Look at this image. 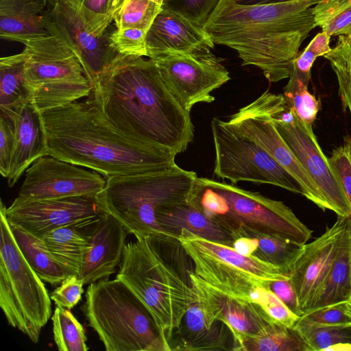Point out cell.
I'll return each instance as SVG.
<instances>
[{
	"instance_id": "50",
	"label": "cell",
	"mask_w": 351,
	"mask_h": 351,
	"mask_svg": "<svg viewBox=\"0 0 351 351\" xmlns=\"http://www.w3.org/2000/svg\"><path fill=\"white\" fill-rule=\"evenodd\" d=\"M326 351H351L350 343H341L334 345L327 349Z\"/></svg>"
},
{
	"instance_id": "54",
	"label": "cell",
	"mask_w": 351,
	"mask_h": 351,
	"mask_svg": "<svg viewBox=\"0 0 351 351\" xmlns=\"http://www.w3.org/2000/svg\"><path fill=\"white\" fill-rule=\"evenodd\" d=\"M346 313L351 317V298L346 302Z\"/></svg>"
},
{
	"instance_id": "35",
	"label": "cell",
	"mask_w": 351,
	"mask_h": 351,
	"mask_svg": "<svg viewBox=\"0 0 351 351\" xmlns=\"http://www.w3.org/2000/svg\"><path fill=\"white\" fill-rule=\"evenodd\" d=\"M163 0H124L114 13L117 29L138 28L148 31L159 12Z\"/></svg>"
},
{
	"instance_id": "17",
	"label": "cell",
	"mask_w": 351,
	"mask_h": 351,
	"mask_svg": "<svg viewBox=\"0 0 351 351\" xmlns=\"http://www.w3.org/2000/svg\"><path fill=\"white\" fill-rule=\"evenodd\" d=\"M228 121L257 143L287 170L300 185L303 196L322 210L329 209L319 189L266 114L245 106L232 114Z\"/></svg>"
},
{
	"instance_id": "13",
	"label": "cell",
	"mask_w": 351,
	"mask_h": 351,
	"mask_svg": "<svg viewBox=\"0 0 351 351\" xmlns=\"http://www.w3.org/2000/svg\"><path fill=\"white\" fill-rule=\"evenodd\" d=\"M25 180L14 202L95 197L106 178L89 169L50 155L35 160L25 171Z\"/></svg>"
},
{
	"instance_id": "2",
	"label": "cell",
	"mask_w": 351,
	"mask_h": 351,
	"mask_svg": "<svg viewBox=\"0 0 351 351\" xmlns=\"http://www.w3.org/2000/svg\"><path fill=\"white\" fill-rule=\"evenodd\" d=\"M41 114L47 155L93 170L106 179L176 165V153L130 136L112 124L93 93Z\"/></svg>"
},
{
	"instance_id": "40",
	"label": "cell",
	"mask_w": 351,
	"mask_h": 351,
	"mask_svg": "<svg viewBox=\"0 0 351 351\" xmlns=\"http://www.w3.org/2000/svg\"><path fill=\"white\" fill-rule=\"evenodd\" d=\"M147 32L138 28H115L110 37L111 45L121 55L147 57Z\"/></svg>"
},
{
	"instance_id": "19",
	"label": "cell",
	"mask_w": 351,
	"mask_h": 351,
	"mask_svg": "<svg viewBox=\"0 0 351 351\" xmlns=\"http://www.w3.org/2000/svg\"><path fill=\"white\" fill-rule=\"evenodd\" d=\"M189 283L210 327L220 322L230 330L233 339L240 335L255 334L269 323L274 322L256 303L234 298L213 288L193 272Z\"/></svg>"
},
{
	"instance_id": "36",
	"label": "cell",
	"mask_w": 351,
	"mask_h": 351,
	"mask_svg": "<svg viewBox=\"0 0 351 351\" xmlns=\"http://www.w3.org/2000/svg\"><path fill=\"white\" fill-rule=\"evenodd\" d=\"M330 36L322 32L317 34L300 54L297 55L292 64L288 83L308 86L311 79V70L319 56L328 53Z\"/></svg>"
},
{
	"instance_id": "30",
	"label": "cell",
	"mask_w": 351,
	"mask_h": 351,
	"mask_svg": "<svg viewBox=\"0 0 351 351\" xmlns=\"http://www.w3.org/2000/svg\"><path fill=\"white\" fill-rule=\"evenodd\" d=\"M25 48L16 54L0 59V108H10L32 100L25 75Z\"/></svg>"
},
{
	"instance_id": "42",
	"label": "cell",
	"mask_w": 351,
	"mask_h": 351,
	"mask_svg": "<svg viewBox=\"0 0 351 351\" xmlns=\"http://www.w3.org/2000/svg\"><path fill=\"white\" fill-rule=\"evenodd\" d=\"M14 127L10 117L1 112L0 116V173L8 178L14 149Z\"/></svg>"
},
{
	"instance_id": "31",
	"label": "cell",
	"mask_w": 351,
	"mask_h": 351,
	"mask_svg": "<svg viewBox=\"0 0 351 351\" xmlns=\"http://www.w3.org/2000/svg\"><path fill=\"white\" fill-rule=\"evenodd\" d=\"M240 237H256L258 244L253 256L280 268L288 276L304 245L245 226L241 227Z\"/></svg>"
},
{
	"instance_id": "18",
	"label": "cell",
	"mask_w": 351,
	"mask_h": 351,
	"mask_svg": "<svg viewBox=\"0 0 351 351\" xmlns=\"http://www.w3.org/2000/svg\"><path fill=\"white\" fill-rule=\"evenodd\" d=\"M350 218L337 217L319 237L305 243L289 271V278L302 314L308 309L315 293L332 264Z\"/></svg>"
},
{
	"instance_id": "11",
	"label": "cell",
	"mask_w": 351,
	"mask_h": 351,
	"mask_svg": "<svg viewBox=\"0 0 351 351\" xmlns=\"http://www.w3.org/2000/svg\"><path fill=\"white\" fill-rule=\"evenodd\" d=\"M215 147V174L232 184L249 181L268 184L302 195L297 180L263 148L219 118L211 121Z\"/></svg>"
},
{
	"instance_id": "1",
	"label": "cell",
	"mask_w": 351,
	"mask_h": 351,
	"mask_svg": "<svg viewBox=\"0 0 351 351\" xmlns=\"http://www.w3.org/2000/svg\"><path fill=\"white\" fill-rule=\"evenodd\" d=\"M92 93L110 122L130 136L177 154L193 140L190 112L169 90L149 58L119 54Z\"/></svg>"
},
{
	"instance_id": "41",
	"label": "cell",
	"mask_w": 351,
	"mask_h": 351,
	"mask_svg": "<svg viewBox=\"0 0 351 351\" xmlns=\"http://www.w3.org/2000/svg\"><path fill=\"white\" fill-rule=\"evenodd\" d=\"M259 305L275 323L288 328H293L300 317L268 287L265 288Z\"/></svg>"
},
{
	"instance_id": "45",
	"label": "cell",
	"mask_w": 351,
	"mask_h": 351,
	"mask_svg": "<svg viewBox=\"0 0 351 351\" xmlns=\"http://www.w3.org/2000/svg\"><path fill=\"white\" fill-rule=\"evenodd\" d=\"M300 318L306 322L320 324H351V317L346 313V302L307 311Z\"/></svg>"
},
{
	"instance_id": "10",
	"label": "cell",
	"mask_w": 351,
	"mask_h": 351,
	"mask_svg": "<svg viewBox=\"0 0 351 351\" xmlns=\"http://www.w3.org/2000/svg\"><path fill=\"white\" fill-rule=\"evenodd\" d=\"M219 195L225 215L221 225L237 239L242 226L304 245L313 231L282 202L247 191L234 184L206 178Z\"/></svg>"
},
{
	"instance_id": "49",
	"label": "cell",
	"mask_w": 351,
	"mask_h": 351,
	"mask_svg": "<svg viewBox=\"0 0 351 351\" xmlns=\"http://www.w3.org/2000/svg\"><path fill=\"white\" fill-rule=\"evenodd\" d=\"M258 244L256 237H240L237 238L232 244V247L244 256L253 255Z\"/></svg>"
},
{
	"instance_id": "3",
	"label": "cell",
	"mask_w": 351,
	"mask_h": 351,
	"mask_svg": "<svg viewBox=\"0 0 351 351\" xmlns=\"http://www.w3.org/2000/svg\"><path fill=\"white\" fill-rule=\"evenodd\" d=\"M321 0L240 3L220 0L204 27L215 44L237 51L242 65L261 69L271 82L289 78L299 48L317 25Z\"/></svg>"
},
{
	"instance_id": "29",
	"label": "cell",
	"mask_w": 351,
	"mask_h": 351,
	"mask_svg": "<svg viewBox=\"0 0 351 351\" xmlns=\"http://www.w3.org/2000/svg\"><path fill=\"white\" fill-rule=\"evenodd\" d=\"M86 226L62 227L42 239L53 256L74 275H78L88 246Z\"/></svg>"
},
{
	"instance_id": "9",
	"label": "cell",
	"mask_w": 351,
	"mask_h": 351,
	"mask_svg": "<svg viewBox=\"0 0 351 351\" xmlns=\"http://www.w3.org/2000/svg\"><path fill=\"white\" fill-rule=\"evenodd\" d=\"M25 75L32 99L40 112L88 97L93 86L75 53L58 36L24 41Z\"/></svg>"
},
{
	"instance_id": "20",
	"label": "cell",
	"mask_w": 351,
	"mask_h": 351,
	"mask_svg": "<svg viewBox=\"0 0 351 351\" xmlns=\"http://www.w3.org/2000/svg\"><path fill=\"white\" fill-rule=\"evenodd\" d=\"M88 246L77 276L84 285L108 278L119 265L129 232L113 216L103 213L86 226Z\"/></svg>"
},
{
	"instance_id": "14",
	"label": "cell",
	"mask_w": 351,
	"mask_h": 351,
	"mask_svg": "<svg viewBox=\"0 0 351 351\" xmlns=\"http://www.w3.org/2000/svg\"><path fill=\"white\" fill-rule=\"evenodd\" d=\"M45 24L49 34L60 37L75 53L93 86L119 55L111 45L112 31L101 36L91 33L65 0L53 1L45 11Z\"/></svg>"
},
{
	"instance_id": "53",
	"label": "cell",
	"mask_w": 351,
	"mask_h": 351,
	"mask_svg": "<svg viewBox=\"0 0 351 351\" xmlns=\"http://www.w3.org/2000/svg\"><path fill=\"white\" fill-rule=\"evenodd\" d=\"M292 0H250L249 1L250 4L253 3H274V2H282V1H288Z\"/></svg>"
},
{
	"instance_id": "12",
	"label": "cell",
	"mask_w": 351,
	"mask_h": 351,
	"mask_svg": "<svg viewBox=\"0 0 351 351\" xmlns=\"http://www.w3.org/2000/svg\"><path fill=\"white\" fill-rule=\"evenodd\" d=\"M153 60L169 90L189 112L198 103H211L212 92L230 80L222 58L210 49L166 54Z\"/></svg>"
},
{
	"instance_id": "38",
	"label": "cell",
	"mask_w": 351,
	"mask_h": 351,
	"mask_svg": "<svg viewBox=\"0 0 351 351\" xmlns=\"http://www.w3.org/2000/svg\"><path fill=\"white\" fill-rule=\"evenodd\" d=\"M220 0H163L166 10L204 27Z\"/></svg>"
},
{
	"instance_id": "44",
	"label": "cell",
	"mask_w": 351,
	"mask_h": 351,
	"mask_svg": "<svg viewBox=\"0 0 351 351\" xmlns=\"http://www.w3.org/2000/svg\"><path fill=\"white\" fill-rule=\"evenodd\" d=\"M84 285L77 275H71L50 294V298L56 306L71 309L81 300Z\"/></svg>"
},
{
	"instance_id": "15",
	"label": "cell",
	"mask_w": 351,
	"mask_h": 351,
	"mask_svg": "<svg viewBox=\"0 0 351 351\" xmlns=\"http://www.w3.org/2000/svg\"><path fill=\"white\" fill-rule=\"evenodd\" d=\"M10 223L43 239L48 233L68 226H86L104 212L95 197H70L23 202L13 201L4 207Z\"/></svg>"
},
{
	"instance_id": "25",
	"label": "cell",
	"mask_w": 351,
	"mask_h": 351,
	"mask_svg": "<svg viewBox=\"0 0 351 351\" xmlns=\"http://www.w3.org/2000/svg\"><path fill=\"white\" fill-rule=\"evenodd\" d=\"M43 0H0V36L23 43L49 34Z\"/></svg>"
},
{
	"instance_id": "48",
	"label": "cell",
	"mask_w": 351,
	"mask_h": 351,
	"mask_svg": "<svg viewBox=\"0 0 351 351\" xmlns=\"http://www.w3.org/2000/svg\"><path fill=\"white\" fill-rule=\"evenodd\" d=\"M334 72L337 79L339 95L341 99L343 108L344 110H348L351 115V80L338 71ZM346 145L351 158V137Z\"/></svg>"
},
{
	"instance_id": "21",
	"label": "cell",
	"mask_w": 351,
	"mask_h": 351,
	"mask_svg": "<svg viewBox=\"0 0 351 351\" xmlns=\"http://www.w3.org/2000/svg\"><path fill=\"white\" fill-rule=\"evenodd\" d=\"M147 58L174 53H189L214 48L204 27L163 10L156 16L145 38Z\"/></svg>"
},
{
	"instance_id": "33",
	"label": "cell",
	"mask_w": 351,
	"mask_h": 351,
	"mask_svg": "<svg viewBox=\"0 0 351 351\" xmlns=\"http://www.w3.org/2000/svg\"><path fill=\"white\" fill-rule=\"evenodd\" d=\"M313 14L317 26L330 36L351 38V0H321Z\"/></svg>"
},
{
	"instance_id": "16",
	"label": "cell",
	"mask_w": 351,
	"mask_h": 351,
	"mask_svg": "<svg viewBox=\"0 0 351 351\" xmlns=\"http://www.w3.org/2000/svg\"><path fill=\"white\" fill-rule=\"evenodd\" d=\"M272 121L279 134L319 189L329 210L337 217H351L349 202L319 145L312 124L304 122L296 114L290 122Z\"/></svg>"
},
{
	"instance_id": "57",
	"label": "cell",
	"mask_w": 351,
	"mask_h": 351,
	"mask_svg": "<svg viewBox=\"0 0 351 351\" xmlns=\"http://www.w3.org/2000/svg\"><path fill=\"white\" fill-rule=\"evenodd\" d=\"M58 1H60V0H53L54 2Z\"/></svg>"
},
{
	"instance_id": "6",
	"label": "cell",
	"mask_w": 351,
	"mask_h": 351,
	"mask_svg": "<svg viewBox=\"0 0 351 351\" xmlns=\"http://www.w3.org/2000/svg\"><path fill=\"white\" fill-rule=\"evenodd\" d=\"M116 278L143 302L169 343L195 300L191 285L166 262L148 237L125 244Z\"/></svg>"
},
{
	"instance_id": "46",
	"label": "cell",
	"mask_w": 351,
	"mask_h": 351,
	"mask_svg": "<svg viewBox=\"0 0 351 351\" xmlns=\"http://www.w3.org/2000/svg\"><path fill=\"white\" fill-rule=\"evenodd\" d=\"M334 71H338L351 80V38L338 36L335 47L325 54Z\"/></svg>"
},
{
	"instance_id": "8",
	"label": "cell",
	"mask_w": 351,
	"mask_h": 351,
	"mask_svg": "<svg viewBox=\"0 0 351 351\" xmlns=\"http://www.w3.org/2000/svg\"><path fill=\"white\" fill-rule=\"evenodd\" d=\"M1 202L0 307L8 324L38 343L51 315L50 295L43 280L22 254Z\"/></svg>"
},
{
	"instance_id": "26",
	"label": "cell",
	"mask_w": 351,
	"mask_h": 351,
	"mask_svg": "<svg viewBox=\"0 0 351 351\" xmlns=\"http://www.w3.org/2000/svg\"><path fill=\"white\" fill-rule=\"evenodd\" d=\"M350 298L351 278L347 227L332 264L315 293L307 311L346 302Z\"/></svg>"
},
{
	"instance_id": "51",
	"label": "cell",
	"mask_w": 351,
	"mask_h": 351,
	"mask_svg": "<svg viewBox=\"0 0 351 351\" xmlns=\"http://www.w3.org/2000/svg\"><path fill=\"white\" fill-rule=\"evenodd\" d=\"M124 0H111L110 1V14L111 17L113 19L114 13L117 10V9L120 7L121 3L123 2Z\"/></svg>"
},
{
	"instance_id": "23",
	"label": "cell",
	"mask_w": 351,
	"mask_h": 351,
	"mask_svg": "<svg viewBox=\"0 0 351 351\" xmlns=\"http://www.w3.org/2000/svg\"><path fill=\"white\" fill-rule=\"evenodd\" d=\"M156 219L161 231L173 242H178V237L182 230L230 247L236 239L189 199L158 208Z\"/></svg>"
},
{
	"instance_id": "34",
	"label": "cell",
	"mask_w": 351,
	"mask_h": 351,
	"mask_svg": "<svg viewBox=\"0 0 351 351\" xmlns=\"http://www.w3.org/2000/svg\"><path fill=\"white\" fill-rule=\"evenodd\" d=\"M53 339L60 351H86V337L82 325L66 308L56 306L51 317Z\"/></svg>"
},
{
	"instance_id": "7",
	"label": "cell",
	"mask_w": 351,
	"mask_h": 351,
	"mask_svg": "<svg viewBox=\"0 0 351 351\" xmlns=\"http://www.w3.org/2000/svg\"><path fill=\"white\" fill-rule=\"evenodd\" d=\"M178 241L193 265V273L216 290L257 303L263 287L289 278L282 270L253 255L244 256L232 247L182 230Z\"/></svg>"
},
{
	"instance_id": "28",
	"label": "cell",
	"mask_w": 351,
	"mask_h": 351,
	"mask_svg": "<svg viewBox=\"0 0 351 351\" xmlns=\"http://www.w3.org/2000/svg\"><path fill=\"white\" fill-rule=\"evenodd\" d=\"M236 351H309L293 328L271 322L255 334L240 335L233 339Z\"/></svg>"
},
{
	"instance_id": "22",
	"label": "cell",
	"mask_w": 351,
	"mask_h": 351,
	"mask_svg": "<svg viewBox=\"0 0 351 351\" xmlns=\"http://www.w3.org/2000/svg\"><path fill=\"white\" fill-rule=\"evenodd\" d=\"M0 109L10 117L14 127V149L7 178L8 186L12 187L35 160L47 155V134L42 114L32 99Z\"/></svg>"
},
{
	"instance_id": "39",
	"label": "cell",
	"mask_w": 351,
	"mask_h": 351,
	"mask_svg": "<svg viewBox=\"0 0 351 351\" xmlns=\"http://www.w3.org/2000/svg\"><path fill=\"white\" fill-rule=\"evenodd\" d=\"M284 97L288 106L304 122L313 124L319 110V102L310 93L308 87L284 88Z\"/></svg>"
},
{
	"instance_id": "47",
	"label": "cell",
	"mask_w": 351,
	"mask_h": 351,
	"mask_svg": "<svg viewBox=\"0 0 351 351\" xmlns=\"http://www.w3.org/2000/svg\"><path fill=\"white\" fill-rule=\"evenodd\" d=\"M268 288L272 291L294 313L300 317L302 312L289 278L270 281Z\"/></svg>"
},
{
	"instance_id": "4",
	"label": "cell",
	"mask_w": 351,
	"mask_h": 351,
	"mask_svg": "<svg viewBox=\"0 0 351 351\" xmlns=\"http://www.w3.org/2000/svg\"><path fill=\"white\" fill-rule=\"evenodd\" d=\"M197 178L195 172L177 165L159 171L112 176L95 199L102 212L116 218L136 239L168 243L171 241L161 231L156 213L188 199Z\"/></svg>"
},
{
	"instance_id": "52",
	"label": "cell",
	"mask_w": 351,
	"mask_h": 351,
	"mask_svg": "<svg viewBox=\"0 0 351 351\" xmlns=\"http://www.w3.org/2000/svg\"><path fill=\"white\" fill-rule=\"evenodd\" d=\"M348 237H349V258H350V278H351V217L349 219L348 226Z\"/></svg>"
},
{
	"instance_id": "5",
	"label": "cell",
	"mask_w": 351,
	"mask_h": 351,
	"mask_svg": "<svg viewBox=\"0 0 351 351\" xmlns=\"http://www.w3.org/2000/svg\"><path fill=\"white\" fill-rule=\"evenodd\" d=\"M107 351H171L143 302L118 278L89 285L81 308Z\"/></svg>"
},
{
	"instance_id": "55",
	"label": "cell",
	"mask_w": 351,
	"mask_h": 351,
	"mask_svg": "<svg viewBox=\"0 0 351 351\" xmlns=\"http://www.w3.org/2000/svg\"><path fill=\"white\" fill-rule=\"evenodd\" d=\"M234 1H237V2H238V3H241V2H242L243 1H245V0H234Z\"/></svg>"
},
{
	"instance_id": "27",
	"label": "cell",
	"mask_w": 351,
	"mask_h": 351,
	"mask_svg": "<svg viewBox=\"0 0 351 351\" xmlns=\"http://www.w3.org/2000/svg\"><path fill=\"white\" fill-rule=\"evenodd\" d=\"M9 223L22 254L43 281L57 285L74 275L53 256L42 239L16 224Z\"/></svg>"
},
{
	"instance_id": "24",
	"label": "cell",
	"mask_w": 351,
	"mask_h": 351,
	"mask_svg": "<svg viewBox=\"0 0 351 351\" xmlns=\"http://www.w3.org/2000/svg\"><path fill=\"white\" fill-rule=\"evenodd\" d=\"M175 333L178 337L173 350H231L228 346L233 349L228 326L217 322L209 327L195 297Z\"/></svg>"
},
{
	"instance_id": "37",
	"label": "cell",
	"mask_w": 351,
	"mask_h": 351,
	"mask_svg": "<svg viewBox=\"0 0 351 351\" xmlns=\"http://www.w3.org/2000/svg\"><path fill=\"white\" fill-rule=\"evenodd\" d=\"M84 21L88 30L98 36L105 34L113 19L110 14L111 0H65Z\"/></svg>"
},
{
	"instance_id": "32",
	"label": "cell",
	"mask_w": 351,
	"mask_h": 351,
	"mask_svg": "<svg viewBox=\"0 0 351 351\" xmlns=\"http://www.w3.org/2000/svg\"><path fill=\"white\" fill-rule=\"evenodd\" d=\"M293 328L305 342L309 351H326L338 343H351V324H320L300 318Z\"/></svg>"
},
{
	"instance_id": "43",
	"label": "cell",
	"mask_w": 351,
	"mask_h": 351,
	"mask_svg": "<svg viewBox=\"0 0 351 351\" xmlns=\"http://www.w3.org/2000/svg\"><path fill=\"white\" fill-rule=\"evenodd\" d=\"M328 160L351 208V158L347 145L335 149Z\"/></svg>"
},
{
	"instance_id": "56",
	"label": "cell",
	"mask_w": 351,
	"mask_h": 351,
	"mask_svg": "<svg viewBox=\"0 0 351 351\" xmlns=\"http://www.w3.org/2000/svg\"><path fill=\"white\" fill-rule=\"evenodd\" d=\"M43 1L47 4V0H43Z\"/></svg>"
}]
</instances>
